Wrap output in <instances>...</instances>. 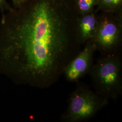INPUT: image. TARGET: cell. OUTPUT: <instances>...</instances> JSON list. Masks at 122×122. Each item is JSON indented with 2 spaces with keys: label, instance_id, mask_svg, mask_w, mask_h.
<instances>
[{
  "label": "cell",
  "instance_id": "cell-1",
  "mask_svg": "<svg viewBox=\"0 0 122 122\" xmlns=\"http://www.w3.org/2000/svg\"><path fill=\"white\" fill-rule=\"evenodd\" d=\"M71 11L66 0H36L7 30L0 62L20 83L51 86L81 50Z\"/></svg>",
  "mask_w": 122,
  "mask_h": 122
},
{
  "label": "cell",
  "instance_id": "cell-2",
  "mask_svg": "<svg viewBox=\"0 0 122 122\" xmlns=\"http://www.w3.org/2000/svg\"><path fill=\"white\" fill-rule=\"evenodd\" d=\"M89 74L98 94L116 100L122 95V61L120 53L102 56L94 63Z\"/></svg>",
  "mask_w": 122,
  "mask_h": 122
},
{
  "label": "cell",
  "instance_id": "cell-3",
  "mask_svg": "<svg viewBox=\"0 0 122 122\" xmlns=\"http://www.w3.org/2000/svg\"><path fill=\"white\" fill-rule=\"evenodd\" d=\"M69 95L67 108L62 113L63 122H81L94 117L109 103V100L94 92L85 83L77 82Z\"/></svg>",
  "mask_w": 122,
  "mask_h": 122
},
{
  "label": "cell",
  "instance_id": "cell-4",
  "mask_svg": "<svg viewBox=\"0 0 122 122\" xmlns=\"http://www.w3.org/2000/svg\"><path fill=\"white\" fill-rule=\"evenodd\" d=\"M91 40L96 51L102 56L120 53L121 24L108 18L98 20L95 35Z\"/></svg>",
  "mask_w": 122,
  "mask_h": 122
},
{
  "label": "cell",
  "instance_id": "cell-5",
  "mask_svg": "<svg viewBox=\"0 0 122 122\" xmlns=\"http://www.w3.org/2000/svg\"><path fill=\"white\" fill-rule=\"evenodd\" d=\"M85 47L66 66L62 75L70 82H77L89 73L93 65V57L96 51L92 40L85 44Z\"/></svg>",
  "mask_w": 122,
  "mask_h": 122
},
{
  "label": "cell",
  "instance_id": "cell-6",
  "mask_svg": "<svg viewBox=\"0 0 122 122\" xmlns=\"http://www.w3.org/2000/svg\"><path fill=\"white\" fill-rule=\"evenodd\" d=\"M98 20L92 13L84 14L77 19V34L81 44H85L93 39L96 32Z\"/></svg>",
  "mask_w": 122,
  "mask_h": 122
},
{
  "label": "cell",
  "instance_id": "cell-7",
  "mask_svg": "<svg viewBox=\"0 0 122 122\" xmlns=\"http://www.w3.org/2000/svg\"><path fill=\"white\" fill-rule=\"evenodd\" d=\"M100 7L106 11H114L119 9L122 4V0H99Z\"/></svg>",
  "mask_w": 122,
  "mask_h": 122
},
{
  "label": "cell",
  "instance_id": "cell-8",
  "mask_svg": "<svg viewBox=\"0 0 122 122\" xmlns=\"http://www.w3.org/2000/svg\"><path fill=\"white\" fill-rule=\"evenodd\" d=\"M98 1L99 0H77L76 4L80 12L85 14L90 13Z\"/></svg>",
  "mask_w": 122,
  "mask_h": 122
},
{
  "label": "cell",
  "instance_id": "cell-9",
  "mask_svg": "<svg viewBox=\"0 0 122 122\" xmlns=\"http://www.w3.org/2000/svg\"><path fill=\"white\" fill-rule=\"evenodd\" d=\"M28 0H13L14 3L15 4L17 5H20L24 4Z\"/></svg>",
  "mask_w": 122,
  "mask_h": 122
},
{
  "label": "cell",
  "instance_id": "cell-10",
  "mask_svg": "<svg viewBox=\"0 0 122 122\" xmlns=\"http://www.w3.org/2000/svg\"><path fill=\"white\" fill-rule=\"evenodd\" d=\"M4 3V0H0V6H1Z\"/></svg>",
  "mask_w": 122,
  "mask_h": 122
}]
</instances>
